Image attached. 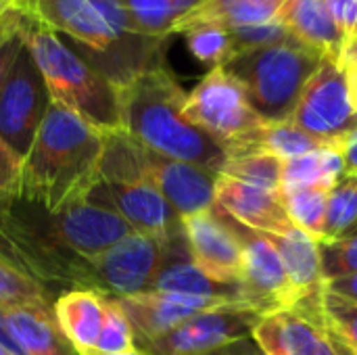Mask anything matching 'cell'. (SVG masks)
Segmentation results:
<instances>
[{
  "label": "cell",
  "mask_w": 357,
  "mask_h": 355,
  "mask_svg": "<svg viewBox=\"0 0 357 355\" xmlns=\"http://www.w3.org/2000/svg\"><path fill=\"white\" fill-rule=\"evenodd\" d=\"M132 232L119 213L90 201L56 213L19 197L0 203V251L52 295L79 289L84 262Z\"/></svg>",
  "instance_id": "6da1fadb"
},
{
  "label": "cell",
  "mask_w": 357,
  "mask_h": 355,
  "mask_svg": "<svg viewBox=\"0 0 357 355\" xmlns=\"http://www.w3.org/2000/svg\"><path fill=\"white\" fill-rule=\"evenodd\" d=\"M105 130L50 100L23 157L17 197L48 213L86 201L100 182Z\"/></svg>",
  "instance_id": "7a4b0ae2"
},
{
  "label": "cell",
  "mask_w": 357,
  "mask_h": 355,
  "mask_svg": "<svg viewBox=\"0 0 357 355\" xmlns=\"http://www.w3.org/2000/svg\"><path fill=\"white\" fill-rule=\"evenodd\" d=\"M25 13L94 65L115 88L138 73L165 67L167 42L134 31L115 0H25Z\"/></svg>",
  "instance_id": "3957f363"
},
{
  "label": "cell",
  "mask_w": 357,
  "mask_h": 355,
  "mask_svg": "<svg viewBox=\"0 0 357 355\" xmlns=\"http://www.w3.org/2000/svg\"><path fill=\"white\" fill-rule=\"evenodd\" d=\"M186 92L172 69L138 73L117 88L119 128L144 149L220 174L228 163L226 149L184 115Z\"/></svg>",
  "instance_id": "277c9868"
},
{
  "label": "cell",
  "mask_w": 357,
  "mask_h": 355,
  "mask_svg": "<svg viewBox=\"0 0 357 355\" xmlns=\"http://www.w3.org/2000/svg\"><path fill=\"white\" fill-rule=\"evenodd\" d=\"M23 42L33 56L50 100L75 111L98 130L119 128L117 88L59 33L31 19H21Z\"/></svg>",
  "instance_id": "5b68a950"
},
{
  "label": "cell",
  "mask_w": 357,
  "mask_h": 355,
  "mask_svg": "<svg viewBox=\"0 0 357 355\" xmlns=\"http://www.w3.org/2000/svg\"><path fill=\"white\" fill-rule=\"evenodd\" d=\"M324 56L299 40L232 54L222 67L243 86L266 123L291 121L299 98Z\"/></svg>",
  "instance_id": "8992f818"
},
{
  "label": "cell",
  "mask_w": 357,
  "mask_h": 355,
  "mask_svg": "<svg viewBox=\"0 0 357 355\" xmlns=\"http://www.w3.org/2000/svg\"><path fill=\"white\" fill-rule=\"evenodd\" d=\"M182 111L190 123L226 149L228 159L241 155L247 142L266 126L251 107L243 86L224 67L209 69V73L186 92Z\"/></svg>",
  "instance_id": "52a82bcc"
},
{
  "label": "cell",
  "mask_w": 357,
  "mask_h": 355,
  "mask_svg": "<svg viewBox=\"0 0 357 355\" xmlns=\"http://www.w3.org/2000/svg\"><path fill=\"white\" fill-rule=\"evenodd\" d=\"M169 239L142 232L128 234L111 249L84 262L79 289H92L107 297H130L151 291Z\"/></svg>",
  "instance_id": "ba28073f"
},
{
  "label": "cell",
  "mask_w": 357,
  "mask_h": 355,
  "mask_svg": "<svg viewBox=\"0 0 357 355\" xmlns=\"http://www.w3.org/2000/svg\"><path fill=\"white\" fill-rule=\"evenodd\" d=\"M48 105L50 94L44 77L23 42L0 90V138L17 157L23 159L31 149Z\"/></svg>",
  "instance_id": "9c48e42d"
},
{
  "label": "cell",
  "mask_w": 357,
  "mask_h": 355,
  "mask_svg": "<svg viewBox=\"0 0 357 355\" xmlns=\"http://www.w3.org/2000/svg\"><path fill=\"white\" fill-rule=\"evenodd\" d=\"M228 220L243 243V268L236 285L241 303L261 314L295 310L301 299L293 289L284 264L274 245L266 239V234L238 224L230 216Z\"/></svg>",
  "instance_id": "30bf717a"
},
{
  "label": "cell",
  "mask_w": 357,
  "mask_h": 355,
  "mask_svg": "<svg viewBox=\"0 0 357 355\" xmlns=\"http://www.w3.org/2000/svg\"><path fill=\"white\" fill-rule=\"evenodd\" d=\"M291 123L331 146L357 128V111L349 96L347 75L337 61H322L320 69L307 82Z\"/></svg>",
  "instance_id": "8fae6325"
},
{
  "label": "cell",
  "mask_w": 357,
  "mask_h": 355,
  "mask_svg": "<svg viewBox=\"0 0 357 355\" xmlns=\"http://www.w3.org/2000/svg\"><path fill=\"white\" fill-rule=\"evenodd\" d=\"M261 316L241 301H228L192 316L142 349L153 355H209L230 341L251 337Z\"/></svg>",
  "instance_id": "7c38bea8"
},
{
  "label": "cell",
  "mask_w": 357,
  "mask_h": 355,
  "mask_svg": "<svg viewBox=\"0 0 357 355\" xmlns=\"http://www.w3.org/2000/svg\"><path fill=\"white\" fill-rule=\"evenodd\" d=\"M182 234L195 266L203 274L220 285H238L243 243L218 205L209 211L182 218Z\"/></svg>",
  "instance_id": "4fadbf2b"
},
{
  "label": "cell",
  "mask_w": 357,
  "mask_h": 355,
  "mask_svg": "<svg viewBox=\"0 0 357 355\" xmlns=\"http://www.w3.org/2000/svg\"><path fill=\"white\" fill-rule=\"evenodd\" d=\"M86 201L119 213L134 232L159 239H169L182 232L180 216L149 180L98 182Z\"/></svg>",
  "instance_id": "5bb4252c"
},
{
  "label": "cell",
  "mask_w": 357,
  "mask_h": 355,
  "mask_svg": "<svg viewBox=\"0 0 357 355\" xmlns=\"http://www.w3.org/2000/svg\"><path fill=\"white\" fill-rule=\"evenodd\" d=\"M142 176L159 188L180 220L215 205V172L142 149Z\"/></svg>",
  "instance_id": "9a60e30c"
},
{
  "label": "cell",
  "mask_w": 357,
  "mask_h": 355,
  "mask_svg": "<svg viewBox=\"0 0 357 355\" xmlns=\"http://www.w3.org/2000/svg\"><path fill=\"white\" fill-rule=\"evenodd\" d=\"M119 308L130 320L134 331L136 343L146 347L149 343L161 339L182 322L190 320L192 316L211 310L215 305L228 303L222 299H205V297H190L165 291H144L130 297H115Z\"/></svg>",
  "instance_id": "2e32d148"
},
{
  "label": "cell",
  "mask_w": 357,
  "mask_h": 355,
  "mask_svg": "<svg viewBox=\"0 0 357 355\" xmlns=\"http://www.w3.org/2000/svg\"><path fill=\"white\" fill-rule=\"evenodd\" d=\"M251 337L264 355H341L322 318H310L297 310L264 314Z\"/></svg>",
  "instance_id": "e0dca14e"
},
{
  "label": "cell",
  "mask_w": 357,
  "mask_h": 355,
  "mask_svg": "<svg viewBox=\"0 0 357 355\" xmlns=\"http://www.w3.org/2000/svg\"><path fill=\"white\" fill-rule=\"evenodd\" d=\"M215 205L238 224L261 234H287L297 228L284 207L282 192H272L218 174Z\"/></svg>",
  "instance_id": "ac0fdd59"
},
{
  "label": "cell",
  "mask_w": 357,
  "mask_h": 355,
  "mask_svg": "<svg viewBox=\"0 0 357 355\" xmlns=\"http://www.w3.org/2000/svg\"><path fill=\"white\" fill-rule=\"evenodd\" d=\"M276 19L295 40L343 67L347 44L324 0H287Z\"/></svg>",
  "instance_id": "d6986e66"
},
{
  "label": "cell",
  "mask_w": 357,
  "mask_h": 355,
  "mask_svg": "<svg viewBox=\"0 0 357 355\" xmlns=\"http://www.w3.org/2000/svg\"><path fill=\"white\" fill-rule=\"evenodd\" d=\"M52 314L77 354H94L107 316V295L92 289L65 291L54 299Z\"/></svg>",
  "instance_id": "ffe728a7"
},
{
  "label": "cell",
  "mask_w": 357,
  "mask_h": 355,
  "mask_svg": "<svg viewBox=\"0 0 357 355\" xmlns=\"http://www.w3.org/2000/svg\"><path fill=\"white\" fill-rule=\"evenodd\" d=\"M151 291H165V293L222 299V301H241L236 287L220 285L195 266L182 232L169 239L163 264L153 280Z\"/></svg>",
  "instance_id": "44dd1931"
},
{
  "label": "cell",
  "mask_w": 357,
  "mask_h": 355,
  "mask_svg": "<svg viewBox=\"0 0 357 355\" xmlns=\"http://www.w3.org/2000/svg\"><path fill=\"white\" fill-rule=\"evenodd\" d=\"M2 314L10 337L25 355H79L61 333L52 310L15 308Z\"/></svg>",
  "instance_id": "7402d4cb"
},
{
  "label": "cell",
  "mask_w": 357,
  "mask_h": 355,
  "mask_svg": "<svg viewBox=\"0 0 357 355\" xmlns=\"http://www.w3.org/2000/svg\"><path fill=\"white\" fill-rule=\"evenodd\" d=\"M134 31L146 38L169 40L178 25L207 0H115Z\"/></svg>",
  "instance_id": "603a6c76"
},
{
  "label": "cell",
  "mask_w": 357,
  "mask_h": 355,
  "mask_svg": "<svg viewBox=\"0 0 357 355\" xmlns=\"http://www.w3.org/2000/svg\"><path fill=\"white\" fill-rule=\"evenodd\" d=\"M343 176H345V165L339 151L331 144H324L301 157L284 161L282 190L305 188V186L331 190Z\"/></svg>",
  "instance_id": "cb8c5ba5"
},
{
  "label": "cell",
  "mask_w": 357,
  "mask_h": 355,
  "mask_svg": "<svg viewBox=\"0 0 357 355\" xmlns=\"http://www.w3.org/2000/svg\"><path fill=\"white\" fill-rule=\"evenodd\" d=\"M284 2L287 0H207L188 19H184L178 29L197 21H211L226 27L270 23L278 17Z\"/></svg>",
  "instance_id": "d4e9b609"
},
{
  "label": "cell",
  "mask_w": 357,
  "mask_h": 355,
  "mask_svg": "<svg viewBox=\"0 0 357 355\" xmlns=\"http://www.w3.org/2000/svg\"><path fill=\"white\" fill-rule=\"evenodd\" d=\"M54 295L0 251V312L15 308L52 310Z\"/></svg>",
  "instance_id": "484cf974"
},
{
  "label": "cell",
  "mask_w": 357,
  "mask_h": 355,
  "mask_svg": "<svg viewBox=\"0 0 357 355\" xmlns=\"http://www.w3.org/2000/svg\"><path fill=\"white\" fill-rule=\"evenodd\" d=\"M324 146L320 140L312 138L310 134H305L303 130H299L295 123L291 121H280V123H266L243 149L241 155L247 153H268L274 155L282 161L301 157L314 149ZM238 157V155H236Z\"/></svg>",
  "instance_id": "4316f807"
},
{
  "label": "cell",
  "mask_w": 357,
  "mask_h": 355,
  "mask_svg": "<svg viewBox=\"0 0 357 355\" xmlns=\"http://www.w3.org/2000/svg\"><path fill=\"white\" fill-rule=\"evenodd\" d=\"M184 36L188 52L201 63L211 69L222 67L234 54V40L226 25L211 23V21H197L188 23L178 29Z\"/></svg>",
  "instance_id": "83f0119b"
},
{
  "label": "cell",
  "mask_w": 357,
  "mask_h": 355,
  "mask_svg": "<svg viewBox=\"0 0 357 355\" xmlns=\"http://www.w3.org/2000/svg\"><path fill=\"white\" fill-rule=\"evenodd\" d=\"M282 201L291 222L299 230H303L318 243L324 241L328 190L312 188V186L291 188V190H282Z\"/></svg>",
  "instance_id": "f1b7e54d"
},
{
  "label": "cell",
  "mask_w": 357,
  "mask_h": 355,
  "mask_svg": "<svg viewBox=\"0 0 357 355\" xmlns=\"http://www.w3.org/2000/svg\"><path fill=\"white\" fill-rule=\"evenodd\" d=\"M357 234V176H343L331 190L326 203L324 241Z\"/></svg>",
  "instance_id": "f546056e"
},
{
  "label": "cell",
  "mask_w": 357,
  "mask_h": 355,
  "mask_svg": "<svg viewBox=\"0 0 357 355\" xmlns=\"http://www.w3.org/2000/svg\"><path fill=\"white\" fill-rule=\"evenodd\" d=\"M282 169H284V161L274 155L247 153V155L230 157L220 174L272 192H282Z\"/></svg>",
  "instance_id": "4dcf8cb0"
},
{
  "label": "cell",
  "mask_w": 357,
  "mask_h": 355,
  "mask_svg": "<svg viewBox=\"0 0 357 355\" xmlns=\"http://www.w3.org/2000/svg\"><path fill=\"white\" fill-rule=\"evenodd\" d=\"M322 322L339 352L357 355V305L324 291Z\"/></svg>",
  "instance_id": "1f68e13d"
},
{
  "label": "cell",
  "mask_w": 357,
  "mask_h": 355,
  "mask_svg": "<svg viewBox=\"0 0 357 355\" xmlns=\"http://www.w3.org/2000/svg\"><path fill=\"white\" fill-rule=\"evenodd\" d=\"M134 347H138V345H136V337H134L128 316L123 314V310L119 308L115 297H107V316H105L102 333L98 337L94 354H126V352H132Z\"/></svg>",
  "instance_id": "d6a6232c"
},
{
  "label": "cell",
  "mask_w": 357,
  "mask_h": 355,
  "mask_svg": "<svg viewBox=\"0 0 357 355\" xmlns=\"http://www.w3.org/2000/svg\"><path fill=\"white\" fill-rule=\"evenodd\" d=\"M318 251L324 282L357 272V234L347 239L320 241Z\"/></svg>",
  "instance_id": "836d02e7"
},
{
  "label": "cell",
  "mask_w": 357,
  "mask_h": 355,
  "mask_svg": "<svg viewBox=\"0 0 357 355\" xmlns=\"http://www.w3.org/2000/svg\"><path fill=\"white\" fill-rule=\"evenodd\" d=\"M234 40V54L259 46H270V44H282L295 40L291 31L278 21L270 23H259V25H243V27H228Z\"/></svg>",
  "instance_id": "e575fe53"
},
{
  "label": "cell",
  "mask_w": 357,
  "mask_h": 355,
  "mask_svg": "<svg viewBox=\"0 0 357 355\" xmlns=\"http://www.w3.org/2000/svg\"><path fill=\"white\" fill-rule=\"evenodd\" d=\"M23 159L17 157L0 138V203L17 197L19 190V176H21Z\"/></svg>",
  "instance_id": "d590c367"
},
{
  "label": "cell",
  "mask_w": 357,
  "mask_h": 355,
  "mask_svg": "<svg viewBox=\"0 0 357 355\" xmlns=\"http://www.w3.org/2000/svg\"><path fill=\"white\" fill-rule=\"evenodd\" d=\"M324 2L337 23V27L341 29L345 44L351 46L357 40V0H324Z\"/></svg>",
  "instance_id": "8d00e7d4"
},
{
  "label": "cell",
  "mask_w": 357,
  "mask_h": 355,
  "mask_svg": "<svg viewBox=\"0 0 357 355\" xmlns=\"http://www.w3.org/2000/svg\"><path fill=\"white\" fill-rule=\"evenodd\" d=\"M21 48H23V33H21V23H19L15 29L6 31L0 38V90H2Z\"/></svg>",
  "instance_id": "74e56055"
},
{
  "label": "cell",
  "mask_w": 357,
  "mask_h": 355,
  "mask_svg": "<svg viewBox=\"0 0 357 355\" xmlns=\"http://www.w3.org/2000/svg\"><path fill=\"white\" fill-rule=\"evenodd\" d=\"M335 149L339 151L343 165H345V176H357V128L347 132L335 142Z\"/></svg>",
  "instance_id": "f35d334b"
},
{
  "label": "cell",
  "mask_w": 357,
  "mask_h": 355,
  "mask_svg": "<svg viewBox=\"0 0 357 355\" xmlns=\"http://www.w3.org/2000/svg\"><path fill=\"white\" fill-rule=\"evenodd\" d=\"M324 291L339 297V299H345V301L357 305V272L324 282Z\"/></svg>",
  "instance_id": "ab89813d"
},
{
  "label": "cell",
  "mask_w": 357,
  "mask_h": 355,
  "mask_svg": "<svg viewBox=\"0 0 357 355\" xmlns=\"http://www.w3.org/2000/svg\"><path fill=\"white\" fill-rule=\"evenodd\" d=\"M209 355H264V352L253 341V337H243V339H236V341H230V343L218 347Z\"/></svg>",
  "instance_id": "60d3db41"
},
{
  "label": "cell",
  "mask_w": 357,
  "mask_h": 355,
  "mask_svg": "<svg viewBox=\"0 0 357 355\" xmlns=\"http://www.w3.org/2000/svg\"><path fill=\"white\" fill-rule=\"evenodd\" d=\"M345 75H347V86H349V96L354 103V109L357 111V56H351L343 63Z\"/></svg>",
  "instance_id": "b9f144b4"
},
{
  "label": "cell",
  "mask_w": 357,
  "mask_h": 355,
  "mask_svg": "<svg viewBox=\"0 0 357 355\" xmlns=\"http://www.w3.org/2000/svg\"><path fill=\"white\" fill-rule=\"evenodd\" d=\"M23 10H25V0H0V21Z\"/></svg>",
  "instance_id": "7bdbcfd3"
},
{
  "label": "cell",
  "mask_w": 357,
  "mask_h": 355,
  "mask_svg": "<svg viewBox=\"0 0 357 355\" xmlns=\"http://www.w3.org/2000/svg\"><path fill=\"white\" fill-rule=\"evenodd\" d=\"M23 15H25V10H23V13H17V15L8 17V19H4V21H0V38H2V36H4L6 31L15 29V27H17V25L21 23Z\"/></svg>",
  "instance_id": "ee69618b"
},
{
  "label": "cell",
  "mask_w": 357,
  "mask_h": 355,
  "mask_svg": "<svg viewBox=\"0 0 357 355\" xmlns=\"http://www.w3.org/2000/svg\"><path fill=\"white\" fill-rule=\"evenodd\" d=\"M351 56H357V40L351 44V46H347V50H345V59H343V63L347 61V59H351Z\"/></svg>",
  "instance_id": "f6af8a7d"
},
{
  "label": "cell",
  "mask_w": 357,
  "mask_h": 355,
  "mask_svg": "<svg viewBox=\"0 0 357 355\" xmlns=\"http://www.w3.org/2000/svg\"><path fill=\"white\" fill-rule=\"evenodd\" d=\"M96 355V354H92ZM115 355H153L151 352H146V349H142V347H134L132 352H126V354H115Z\"/></svg>",
  "instance_id": "bcb514c9"
},
{
  "label": "cell",
  "mask_w": 357,
  "mask_h": 355,
  "mask_svg": "<svg viewBox=\"0 0 357 355\" xmlns=\"http://www.w3.org/2000/svg\"><path fill=\"white\" fill-rule=\"evenodd\" d=\"M0 355H10V354H8V352H6V349H4V347L0 345Z\"/></svg>",
  "instance_id": "7dc6e473"
},
{
  "label": "cell",
  "mask_w": 357,
  "mask_h": 355,
  "mask_svg": "<svg viewBox=\"0 0 357 355\" xmlns=\"http://www.w3.org/2000/svg\"><path fill=\"white\" fill-rule=\"evenodd\" d=\"M335 347H337V345H335ZM341 355H345V354H343V352H341Z\"/></svg>",
  "instance_id": "c3c4849f"
}]
</instances>
